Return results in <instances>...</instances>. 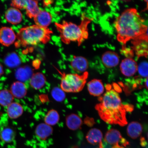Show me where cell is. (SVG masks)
I'll return each instance as SVG.
<instances>
[{"mask_svg": "<svg viewBox=\"0 0 148 148\" xmlns=\"http://www.w3.org/2000/svg\"><path fill=\"white\" fill-rule=\"evenodd\" d=\"M106 88V92L99 98V103L96 105V110L106 123L124 126L127 123V112H132L134 107L123 104L117 92L111 85H107Z\"/></svg>", "mask_w": 148, "mask_h": 148, "instance_id": "1", "label": "cell"}, {"mask_svg": "<svg viewBox=\"0 0 148 148\" xmlns=\"http://www.w3.org/2000/svg\"><path fill=\"white\" fill-rule=\"evenodd\" d=\"M145 21L136 9H126L118 17L115 23L117 39L125 48L131 40H141L148 41V27Z\"/></svg>", "mask_w": 148, "mask_h": 148, "instance_id": "2", "label": "cell"}, {"mask_svg": "<svg viewBox=\"0 0 148 148\" xmlns=\"http://www.w3.org/2000/svg\"><path fill=\"white\" fill-rule=\"evenodd\" d=\"M93 18L82 14L80 25L65 21L61 23H55V25L60 33L61 41L66 44L71 42H77L79 46L87 39L88 36V26Z\"/></svg>", "mask_w": 148, "mask_h": 148, "instance_id": "3", "label": "cell"}, {"mask_svg": "<svg viewBox=\"0 0 148 148\" xmlns=\"http://www.w3.org/2000/svg\"><path fill=\"white\" fill-rule=\"evenodd\" d=\"M53 31L48 27H43L36 25L21 28L16 35V47L36 46L46 44L51 39Z\"/></svg>", "mask_w": 148, "mask_h": 148, "instance_id": "4", "label": "cell"}, {"mask_svg": "<svg viewBox=\"0 0 148 148\" xmlns=\"http://www.w3.org/2000/svg\"><path fill=\"white\" fill-rule=\"evenodd\" d=\"M61 74L60 88L66 92H78L84 88L88 78V73L85 72L82 75L66 73L59 71Z\"/></svg>", "mask_w": 148, "mask_h": 148, "instance_id": "5", "label": "cell"}, {"mask_svg": "<svg viewBox=\"0 0 148 148\" xmlns=\"http://www.w3.org/2000/svg\"><path fill=\"white\" fill-rule=\"evenodd\" d=\"M16 35L11 28L3 27L0 29V43L5 46H10L16 41Z\"/></svg>", "mask_w": 148, "mask_h": 148, "instance_id": "6", "label": "cell"}, {"mask_svg": "<svg viewBox=\"0 0 148 148\" xmlns=\"http://www.w3.org/2000/svg\"><path fill=\"white\" fill-rule=\"evenodd\" d=\"M138 65L136 61L132 58H127L122 61L120 69L122 74L127 77L134 75L138 71Z\"/></svg>", "mask_w": 148, "mask_h": 148, "instance_id": "7", "label": "cell"}, {"mask_svg": "<svg viewBox=\"0 0 148 148\" xmlns=\"http://www.w3.org/2000/svg\"><path fill=\"white\" fill-rule=\"evenodd\" d=\"M16 132L12 127L3 123H0V138L5 143H9L13 141Z\"/></svg>", "mask_w": 148, "mask_h": 148, "instance_id": "8", "label": "cell"}, {"mask_svg": "<svg viewBox=\"0 0 148 148\" xmlns=\"http://www.w3.org/2000/svg\"><path fill=\"white\" fill-rule=\"evenodd\" d=\"M33 18L36 25L46 28L51 24L52 20V16L49 12L41 9Z\"/></svg>", "mask_w": 148, "mask_h": 148, "instance_id": "9", "label": "cell"}, {"mask_svg": "<svg viewBox=\"0 0 148 148\" xmlns=\"http://www.w3.org/2000/svg\"><path fill=\"white\" fill-rule=\"evenodd\" d=\"M5 17L8 23L14 25L21 23L23 19V14L19 9L13 7L7 9Z\"/></svg>", "mask_w": 148, "mask_h": 148, "instance_id": "10", "label": "cell"}, {"mask_svg": "<svg viewBox=\"0 0 148 148\" xmlns=\"http://www.w3.org/2000/svg\"><path fill=\"white\" fill-rule=\"evenodd\" d=\"M10 91L14 97L18 99H22L26 96L27 90L25 83L17 81L11 85Z\"/></svg>", "mask_w": 148, "mask_h": 148, "instance_id": "11", "label": "cell"}, {"mask_svg": "<svg viewBox=\"0 0 148 148\" xmlns=\"http://www.w3.org/2000/svg\"><path fill=\"white\" fill-rule=\"evenodd\" d=\"M101 60L104 65L107 68H112L117 66L119 62V57L113 51H108L103 55Z\"/></svg>", "mask_w": 148, "mask_h": 148, "instance_id": "12", "label": "cell"}, {"mask_svg": "<svg viewBox=\"0 0 148 148\" xmlns=\"http://www.w3.org/2000/svg\"><path fill=\"white\" fill-rule=\"evenodd\" d=\"M71 65L73 69L77 73H84L88 67L87 60L81 56H74L71 61Z\"/></svg>", "mask_w": 148, "mask_h": 148, "instance_id": "13", "label": "cell"}, {"mask_svg": "<svg viewBox=\"0 0 148 148\" xmlns=\"http://www.w3.org/2000/svg\"><path fill=\"white\" fill-rule=\"evenodd\" d=\"M88 88L90 95L94 97H100L104 90L101 81L97 79H92L88 83Z\"/></svg>", "mask_w": 148, "mask_h": 148, "instance_id": "14", "label": "cell"}, {"mask_svg": "<svg viewBox=\"0 0 148 148\" xmlns=\"http://www.w3.org/2000/svg\"><path fill=\"white\" fill-rule=\"evenodd\" d=\"M53 132V127L45 123H40L35 129V134L37 137L42 140H45L51 136Z\"/></svg>", "mask_w": 148, "mask_h": 148, "instance_id": "15", "label": "cell"}, {"mask_svg": "<svg viewBox=\"0 0 148 148\" xmlns=\"http://www.w3.org/2000/svg\"><path fill=\"white\" fill-rule=\"evenodd\" d=\"M133 49L138 57H147L148 41L141 40H132Z\"/></svg>", "mask_w": 148, "mask_h": 148, "instance_id": "16", "label": "cell"}, {"mask_svg": "<svg viewBox=\"0 0 148 148\" xmlns=\"http://www.w3.org/2000/svg\"><path fill=\"white\" fill-rule=\"evenodd\" d=\"M29 79V84L31 87L36 90L43 88L46 82L45 76L40 73H33Z\"/></svg>", "mask_w": 148, "mask_h": 148, "instance_id": "17", "label": "cell"}, {"mask_svg": "<svg viewBox=\"0 0 148 148\" xmlns=\"http://www.w3.org/2000/svg\"><path fill=\"white\" fill-rule=\"evenodd\" d=\"M24 9L25 10L27 16L31 18H34L41 10L38 1L32 0H25Z\"/></svg>", "mask_w": 148, "mask_h": 148, "instance_id": "18", "label": "cell"}, {"mask_svg": "<svg viewBox=\"0 0 148 148\" xmlns=\"http://www.w3.org/2000/svg\"><path fill=\"white\" fill-rule=\"evenodd\" d=\"M7 112L10 119H17L23 114V107L19 103L12 102L7 107Z\"/></svg>", "mask_w": 148, "mask_h": 148, "instance_id": "19", "label": "cell"}, {"mask_svg": "<svg viewBox=\"0 0 148 148\" xmlns=\"http://www.w3.org/2000/svg\"><path fill=\"white\" fill-rule=\"evenodd\" d=\"M66 123L68 128L72 130H76L80 128L82 124L81 118L75 114H71L66 116Z\"/></svg>", "mask_w": 148, "mask_h": 148, "instance_id": "20", "label": "cell"}, {"mask_svg": "<svg viewBox=\"0 0 148 148\" xmlns=\"http://www.w3.org/2000/svg\"><path fill=\"white\" fill-rule=\"evenodd\" d=\"M143 130L142 125L139 123L133 121L130 123L127 127V133L128 136L132 139H136L141 134Z\"/></svg>", "mask_w": 148, "mask_h": 148, "instance_id": "21", "label": "cell"}, {"mask_svg": "<svg viewBox=\"0 0 148 148\" xmlns=\"http://www.w3.org/2000/svg\"><path fill=\"white\" fill-rule=\"evenodd\" d=\"M123 137L119 131L112 129L107 131L105 134L104 141L110 145H115L121 141Z\"/></svg>", "mask_w": 148, "mask_h": 148, "instance_id": "22", "label": "cell"}, {"mask_svg": "<svg viewBox=\"0 0 148 148\" xmlns=\"http://www.w3.org/2000/svg\"><path fill=\"white\" fill-rule=\"evenodd\" d=\"M103 137L101 131L97 128L90 129L86 136V139L88 143L92 145L100 143Z\"/></svg>", "mask_w": 148, "mask_h": 148, "instance_id": "23", "label": "cell"}, {"mask_svg": "<svg viewBox=\"0 0 148 148\" xmlns=\"http://www.w3.org/2000/svg\"><path fill=\"white\" fill-rule=\"evenodd\" d=\"M60 120V116L56 110H51L49 111L44 118V123L52 126L57 124Z\"/></svg>", "mask_w": 148, "mask_h": 148, "instance_id": "24", "label": "cell"}, {"mask_svg": "<svg viewBox=\"0 0 148 148\" xmlns=\"http://www.w3.org/2000/svg\"><path fill=\"white\" fill-rule=\"evenodd\" d=\"M14 97L10 90L4 89L0 91V105L8 107L13 102Z\"/></svg>", "mask_w": 148, "mask_h": 148, "instance_id": "25", "label": "cell"}, {"mask_svg": "<svg viewBox=\"0 0 148 148\" xmlns=\"http://www.w3.org/2000/svg\"><path fill=\"white\" fill-rule=\"evenodd\" d=\"M32 75V71L29 68H21L16 70L15 76L18 81L23 82L30 79Z\"/></svg>", "mask_w": 148, "mask_h": 148, "instance_id": "26", "label": "cell"}, {"mask_svg": "<svg viewBox=\"0 0 148 148\" xmlns=\"http://www.w3.org/2000/svg\"><path fill=\"white\" fill-rule=\"evenodd\" d=\"M4 62L5 64L8 67L15 68L19 64V58L15 53H10L5 57Z\"/></svg>", "mask_w": 148, "mask_h": 148, "instance_id": "27", "label": "cell"}, {"mask_svg": "<svg viewBox=\"0 0 148 148\" xmlns=\"http://www.w3.org/2000/svg\"><path fill=\"white\" fill-rule=\"evenodd\" d=\"M51 95L53 99L57 102H62L64 101L66 97L65 92L60 88L55 87L51 91Z\"/></svg>", "mask_w": 148, "mask_h": 148, "instance_id": "28", "label": "cell"}, {"mask_svg": "<svg viewBox=\"0 0 148 148\" xmlns=\"http://www.w3.org/2000/svg\"><path fill=\"white\" fill-rule=\"evenodd\" d=\"M138 71L141 77H148V64L147 62H144L138 66Z\"/></svg>", "mask_w": 148, "mask_h": 148, "instance_id": "29", "label": "cell"}, {"mask_svg": "<svg viewBox=\"0 0 148 148\" xmlns=\"http://www.w3.org/2000/svg\"><path fill=\"white\" fill-rule=\"evenodd\" d=\"M88 122H90V126L93 125L94 123V122L93 119H92V118H86V120H85V123H86V124H87Z\"/></svg>", "mask_w": 148, "mask_h": 148, "instance_id": "30", "label": "cell"}, {"mask_svg": "<svg viewBox=\"0 0 148 148\" xmlns=\"http://www.w3.org/2000/svg\"><path fill=\"white\" fill-rule=\"evenodd\" d=\"M140 145L143 147H145L147 145V142H146L145 138H140Z\"/></svg>", "mask_w": 148, "mask_h": 148, "instance_id": "31", "label": "cell"}, {"mask_svg": "<svg viewBox=\"0 0 148 148\" xmlns=\"http://www.w3.org/2000/svg\"><path fill=\"white\" fill-rule=\"evenodd\" d=\"M3 73V66L0 64V77H1Z\"/></svg>", "mask_w": 148, "mask_h": 148, "instance_id": "32", "label": "cell"}, {"mask_svg": "<svg viewBox=\"0 0 148 148\" xmlns=\"http://www.w3.org/2000/svg\"><path fill=\"white\" fill-rule=\"evenodd\" d=\"M112 148H125L122 146H120L119 145V144H115V145H114L113 146H112Z\"/></svg>", "mask_w": 148, "mask_h": 148, "instance_id": "33", "label": "cell"}, {"mask_svg": "<svg viewBox=\"0 0 148 148\" xmlns=\"http://www.w3.org/2000/svg\"><path fill=\"white\" fill-rule=\"evenodd\" d=\"M45 2H46V3L44 2V4L45 5H49L51 3V2L52 1H45Z\"/></svg>", "mask_w": 148, "mask_h": 148, "instance_id": "34", "label": "cell"}, {"mask_svg": "<svg viewBox=\"0 0 148 148\" xmlns=\"http://www.w3.org/2000/svg\"><path fill=\"white\" fill-rule=\"evenodd\" d=\"M99 148H103L102 143V142L99 143Z\"/></svg>", "mask_w": 148, "mask_h": 148, "instance_id": "35", "label": "cell"}]
</instances>
